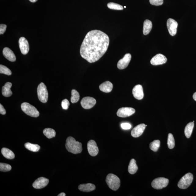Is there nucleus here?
Returning <instances> with one entry per match:
<instances>
[{
    "label": "nucleus",
    "mask_w": 196,
    "mask_h": 196,
    "mask_svg": "<svg viewBox=\"0 0 196 196\" xmlns=\"http://www.w3.org/2000/svg\"><path fill=\"white\" fill-rule=\"evenodd\" d=\"M96 103V100L94 98L86 97L83 98L81 100V104L83 108L88 109L93 108Z\"/></svg>",
    "instance_id": "nucleus-8"
},
{
    "label": "nucleus",
    "mask_w": 196,
    "mask_h": 196,
    "mask_svg": "<svg viewBox=\"0 0 196 196\" xmlns=\"http://www.w3.org/2000/svg\"><path fill=\"white\" fill-rule=\"evenodd\" d=\"M65 194L64 193H61V194H60L59 195H58V196H65Z\"/></svg>",
    "instance_id": "nucleus-39"
},
{
    "label": "nucleus",
    "mask_w": 196,
    "mask_h": 196,
    "mask_svg": "<svg viewBox=\"0 0 196 196\" xmlns=\"http://www.w3.org/2000/svg\"><path fill=\"white\" fill-rule=\"evenodd\" d=\"M61 106L63 109L65 110H67L69 108V102L68 100L67 99H65L61 102Z\"/></svg>",
    "instance_id": "nucleus-34"
},
{
    "label": "nucleus",
    "mask_w": 196,
    "mask_h": 196,
    "mask_svg": "<svg viewBox=\"0 0 196 196\" xmlns=\"http://www.w3.org/2000/svg\"><path fill=\"white\" fill-rule=\"evenodd\" d=\"M194 127V122H190L186 126L185 129V134L187 138L189 139L191 137Z\"/></svg>",
    "instance_id": "nucleus-25"
},
{
    "label": "nucleus",
    "mask_w": 196,
    "mask_h": 196,
    "mask_svg": "<svg viewBox=\"0 0 196 196\" xmlns=\"http://www.w3.org/2000/svg\"><path fill=\"white\" fill-rule=\"evenodd\" d=\"M1 152L4 157L9 160H12L15 158L14 153L9 149L4 147L2 149Z\"/></svg>",
    "instance_id": "nucleus-23"
},
{
    "label": "nucleus",
    "mask_w": 196,
    "mask_h": 196,
    "mask_svg": "<svg viewBox=\"0 0 196 196\" xmlns=\"http://www.w3.org/2000/svg\"><path fill=\"white\" fill-rule=\"evenodd\" d=\"M160 140H154L150 143V148L151 150L156 152L160 147Z\"/></svg>",
    "instance_id": "nucleus-29"
},
{
    "label": "nucleus",
    "mask_w": 196,
    "mask_h": 196,
    "mask_svg": "<svg viewBox=\"0 0 196 196\" xmlns=\"http://www.w3.org/2000/svg\"><path fill=\"white\" fill-rule=\"evenodd\" d=\"M169 180L167 178L161 177L154 179L151 183V186L157 190L162 189L167 187L168 185Z\"/></svg>",
    "instance_id": "nucleus-7"
},
{
    "label": "nucleus",
    "mask_w": 196,
    "mask_h": 196,
    "mask_svg": "<svg viewBox=\"0 0 196 196\" xmlns=\"http://www.w3.org/2000/svg\"><path fill=\"white\" fill-rule=\"evenodd\" d=\"M21 107L23 112L31 117H37L39 116V112L36 108L28 103H23Z\"/></svg>",
    "instance_id": "nucleus-4"
},
{
    "label": "nucleus",
    "mask_w": 196,
    "mask_h": 196,
    "mask_svg": "<svg viewBox=\"0 0 196 196\" xmlns=\"http://www.w3.org/2000/svg\"><path fill=\"white\" fill-rule=\"evenodd\" d=\"M29 1L31 2L35 3L38 0H29Z\"/></svg>",
    "instance_id": "nucleus-41"
},
{
    "label": "nucleus",
    "mask_w": 196,
    "mask_h": 196,
    "mask_svg": "<svg viewBox=\"0 0 196 196\" xmlns=\"http://www.w3.org/2000/svg\"><path fill=\"white\" fill-rule=\"evenodd\" d=\"M121 127L122 129L124 130H128L131 129V126L129 123H124L121 124Z\"/></svg>",
    "instance_id": "nucleus-36"
},
{
    "label": "nucleus",
    "mask_w": 196,
    "mask_h": 196,
    "mask_svg": "<svg viewBox=\"0 0 196 196\" xmlns=\"http://www.w3.org/2000/svg\"><path fill=\"white\" fill-rule=\"evenodd\" d=\"M167 59L161 54H158L151 60L150 63L153 65H162L166 63Z\"/></svg>",
    "instance_id": "nucleus-12"
},
{
    "label": "nucleus",
    "mask_w": 196,
    "mask_h": 196,
    "mask_svg": "<svg viewBox=\"0 0 196 196\" xmlns=\"http://www.w3.org/2000/svg\"><path fill=\"white\" fill-rule=\"evenodd\" d=\"M3 54L5 57L9 61L14 62L16 61V57L13 52L8 47L4 48Z\"/></svg>",
    "instance_id": "nucleus-18"
},
{
    "label": "nucleus",
    "mask_w": 196,
    "mask_h": 196,
    "mask_svg": "<svg viewBox=\"0 0 196 196\" xmlns=\"http://www.w3.org/2000/svg\"><path fill=\"white\" fill-rule=\"evenodd\" d=\"M109 42L108 35L102 31H91L85 36L81 44V57L90 63L98 61L106 53Z\"/></svg>",
    "instance_id": "nucleus-1"
},
{
    "label": "nucleus",
    "mask_w": 196,
    "mask_h": 196,
    "mask_svg": "<svg viewBox=\"0 0 196 196\" xmlns=\"http://www.w3.org/2000/svg\"><path fill=\"white\" fill-rule=\"evenodd\" d=\"M124 8H126V6H124Z\"/></svg>",
    "instance_id": "nucleus-42"
},
{
    "label": "nucleus",
    "mask_w": 196,
    "mask_h": 196,
    "mask_svg": "<svg viewBox=\"0 0 196 196\" xmlns=\"http://www.w3.org/2000/svg\"><path fill=\"white\" fill-rule=\"evenodd\" d=\"M43 133L44 135L47 138L50 139L55 137L56 132L55 130L50 128H47L44 130Z\"/></svg>",
    "instance_id": "nucleus-27"
},
{
    "label": "nucleus",
    "mask_w": 196,
    "mask_h": 196,
    "mask_svg": "<svg viewBox=\"0 0 196 196\" xmlns=\"http://www.w3.org/2000/svg\"><path fill=\"white\" fill-rule=\"evenodd\" d=\"M149 1L151 5L157 6L161 5L164 3V0H150Z\"/></svg>",
    "instance_id": "nucleus-35"
},
{
    "label": "nucleus",
    "mask_w": 196,
    "mask_h": 196,
    "mask_svg": "<svg viewBox=\"0 0 196 196\" xmlns=\"http://www.w3.org/2000/svg\"><path fill=\"white\" fill-rule=\"evenodd\" d=\"M134 109L130 107H123L118 110L117 114L118 117L125 118L133 115L135 113Z\"/></svg>",
    "instance_id": "nucleus-9"
},
{
    "label": "nucleus",
    "mask_w": 196,
    "mask_h": 196,
    "mask_svg": "<svg viewBox=\"0 0 196 196\" xmlns=\"http://www.w3.org/2000/svg\"><path fill=\"white\" fill-rule=\"evenodd\" d=\"M193 98L194 100L196 101V92L193 94Z\"/></svg>",
    "instance_id": "nucleus-40"
},
{
    "label": "nucleus",
    "mask_w": 196,
    "mask_h": 196,
    "mask_svg": "<svg viewBox=\"0 0 196 196\" xmlns=\"http://www.w3.org/2000/svg\"><path fill=\"white\" fill-rule=\"evenodd\" d=\"M178 23L174 19L170 18L168 19L167 22V26L169 33L171 35L174 36L177 32Z\"/></svg>",
    "instance_id": "nucleus-10"
},
{
    "label": "nucleus",
    "mask_w": 196,
    "mask_h": 196,
    "mask_svg": "<svg viewBox=\"0 0 196 196\" xmlns=\"http://www.w3.org/2000/svg\"><path fill=\"white\" fill-rule=\"evenodd\" d=\"M72 96L71 102L72 103H75L78 102L80 99V94L76 90H73L71 92Z\"/></svg>",
    "instance_id": "nucleus-28"
},
{
    "label": "nucleus",
    "mask_w": 196,
    "mask_h": 196,
    "mask_svg": "<svg viewBox=\"0 0 196 196\" xmlns=\"http://www.w3.org/2000/svg\"><path fill=\"white\" fill-rule=\"evenodd\" d=\"M11 83L7 82L6 83L2 89V94L4 96L9 97L11 96L13 94L11 90L12 87Z\"/></svg>",
    "instance_id": "nucleus-21"
},
{
    "label": "nucleus",
    "mask_w": 196,
    "mask_h": 196,
    "mask_svg": "<svg viewBox=\"0 0 196 196\" xmlns=\"http://www.w3.org/2000/svg\"><path fill=\"white\" fill-rule=\"evenodd\" d=\"M133 96L137 100L142 99L144 96L142 87L141 85H137L134 87L132 91Z\"/></svg>",
    "instance_id": "nucleus-17"
},
{
    "label": "nucleus",
    "mask_w": 196,
    "mask_h": 196,
    "mask_svg": "<svg viewBox=\"0 0 196 196\" xmlns=\"http://www.w3.org/2000/svg\"><path fill=\"white\" fill-rule=\"evenodd\" d=\"M106 182L109 187L113 191L119 189L121 182L117 176L113 174H109L106 176Z\"/></svg>",
    "instance_id": "nucleus-3"
},
{
    "label": "nucleus",
    "mask_w": 196,
    "mask_h": 196,
    "mask_svg": "<svg viewBox=\"0 0 196 196\" xmlns=\"http://www.w3.org/2000/svg\"><path fill=\"white\" fill-rule=\"evenodd\" d=\"M19 44L21 53L23 55H26L28 54L30 50V47L28 42L26 39L23 37H21L19 40Z\"/></svg>",
    "instance_id": "nucleus-11"
},
{
    "label": "nucleus",
    "mask_w": 196,
    "mask_h": 196,
    "mask_svg": "<svg viewBox=\"0 0 196 196\" xmlns=\"http://www.w3.org/2000/svg\"><path fill=\"white\" fill-rule=\"evenodd\" d=\"M39 99L41 102L45 103L48 100V94L46 85L43 83H40L37 88Z\"/></svg>",
    "instance_id": "nucleus-5"
},
{
    "label": "nucleus",
    "mask_w": 196,
    "mask_h": 196,
    "mask_svg": "<svg viewBox=\"0 0 196 196\" xmlns=\"http://www.w3.org/2000/svg\"><path fill=\"white\" fill-rule=\"evenodd\" d=\"M146 126L144 124H139L132 130L131 135L135 138L138 137L142 134Z\"/></svg>",
    "instance_id": "nucleus-16"
},
{
    "label": "nucleus",
    "mask_w": 196,
    "mask_h": 196,
    "mask_svg": "<svg viewBox=\"0 0 196 196\" xmlns=\"http://www.w3.org/2000/svg\"><path fill=\"white\" fill-rule=\"evenodd\" d=\"M138 169L136 164V161L134 159H132L129 163L128 170L130 174H134L137 172Z\"/></svg>",
    "instance_id": "nucleus-24"
},
{
    "label": "nucleus",
    "mask_w": 196,
    "mask_h": 196,
    "mask_svg": "<svg viewBox=\"0 0 196 196\" xmlns=\"http://www.w3.org/2000/svg\"><path fill=\"white\" fill-rule=\"evenodd\" d=\"M0 73L4 74L9 76L12 74V72L10 70L6 67L5 66L2 65H0Z\"/></svg>",
    "instance_id": "nucleus-33"
},
{
    "label": "nucleus",
    "mask_w": 196,
    "mask_h": 196,
    "mask_svg": "<svg viewBox=\"0 0 196 196\" xmlns=\"http://www.w3.org/2000/svg\"><path fill=\"white\" fill-rule=\"evenodd\" d=\"M107 6L110 9H114V10H121L124 9V7L122 6L117 3L112 2L108 3L107 5Z\"/></svg>",
    "instance_id": "nucleus-31"
},
{
    "label": "nucleus",
    "mask_w": 196,
    "mask_h": 196,
    "mask_svg": "<svg viewBox=\"0 0 196 196\" xmlns=\"http://www.w3.org/2000/svg\"><path fill=\"white\" fill-rule=\"evenodd\" d=\"M131 56L130 54H126L123 59L118 61L117 67L120 69H123L127 68L131 61Z\"/></svg>",
    "instance_id": "nucleus-13"
},
{
    "label": "nucleus",
    "mask_w": 196,
    "mask_h": 196,
    "mask_svg": "<svg viewBox=\"0 0 196 196\" xmlns=\"http://www.w3.org/2000/svg\"><path fill=\"white\" fill-rule=\"evenodd\" d=\"M49 179L44 177L38 178L33 183L32 186L35 189H41L46 187L49 183Z\"/></svg>",
    "instance_id": "nucleus-15"
},
{
    "label": "nucleus",
    "mask_w": 196,
    "mask_h": 196,
    "mask_svg": "<svg viewBox=\"0 0 196 196\" xmlns=\"http://www.w3.org/2000/svg\"><path fill=\"white\" fill-rule=\"evenodd\" d=\"M87 149L88 152L91 156L94 157L98 155V148L96 142L93 140H91L87 144Z\"/></svg>",
    "instance_id": "nucleus-14"
},
{
    "label": "nucleus",
    "mask_w": 196,
    "mask_h": 196,
    "mask_svg": "<svg viewBox=\"0 0 196 196\" xmlns=\"http://www.w3.org/2000/svg\"><path fill=\"white\" fill-rule=\"evenodd\" d=\"M10 165L5 163H0V170L1 172H7L9 171L11 169Z\"/></svg>",
    "instance_id": "nucleus-32"
},
{
    "label": "nucleus",
    "mask_w": 196,
    "mask_h": 196,
    "mask_svg": "<svg viewBox=\"0 0 196 196\" xmlns=\"http://www.w3.org/2000/svg\"><path fill=\"white\" fill-rule=\"evenodd\" d=\"M167 143L168 148L170 149H173L175 145L173 135L171 133L168 135Z\"/></svg>",
    "instance_id": "nucleus-30"
},
{
    "label": "nucleus",
    "mask_w": 196,
    "mask_h": 196,
    "mask_svg": "<svg viewBox=\"0 0 196 196\" xmlns=\"http://www.w3.org/2000/svg\"><path fill=\"white\" fill-rule=\"evenodd\" d=\"M113 84L109 81H106L101 84L99 86L101 91L105 93L111 92L113 89Z\"/></svg>",
    "instance_id": "nucleus-20"
},
{
    "label": "nucleus",
    "mask_w": 196,
    "mask_h": 196,
    "mask_svg": "<svg viewBox=\"0 0 196 196\" xmlns=\"http://www.w3.org/2000/svg\"><path fill=\"white\" fill-rule=\"evenodd\" d=\"M0 113L2 115H5L6 113L5 109L1 104H0Z\"/></svg>",
    "instance_id": "nucleus-38"
},
{
    "label": "nucleus",
    "mask_w": 196,
    "mask_h": 196,
    "mask_svg": "<svg viewBox=\"0 0 196 196\" xmlns=\"http://www.w3.org/2000/svg\"><path fill=\"white\" fill-rule=\"evenodd\" d=\"M7 26L4 24L0 25V34H3L6 31Z\"/></svg>",
    "instance_id": "nucleus-37"
},
{
    "label": "nucleus",
    "mask_w": 196,
    "mask_h": 196,
    "mask_svg": "<svg viewBox=\"0 0 196 196\" xmlns=\"http://www.w3.org/2000/svg\"><path fill=\"white\" fill-rule=\"evenodd\" d=\"M65 147L69 152L74 154H79L82 152V143L76 141L74 138L69 137L67 139Z\"/></svg>",
    "instance_id": "nucleus-2"
},
{
    "label": "nucleus",
    "mask_w": 196,
    "mask_h": 196,
    "mask_svg": "<svg viewBox=\"0 0 196 196\" xmlns=\"http://www.w3.org/2000/svg\"><path fill=\"white\" fill-rule=\"evenodd\" d=\"M152 23L150 20L146 19L144 21L143 25V34L146 35L149 34L152 28Z\"/></svg>",
    "instance_id": "nucleus-22"
},
{
    "label": "nucleus",
    "mask_w": 196,
    "mask_h": 196,
    "mask_svg": "<svg viewBox=\"0 0 196 196\" xmlns=\"http://www.w3.org/2000/svg\"><path fill=\"white\" fill-rule=\"evenodd\" d=\"M78 189L81 191L89 192L94 190L96 186L92 183L83 184L79 186Z\"/></svg>",
    "instance_id": "nucleus-19"
},
{
    "label": "nucleus",
    "mask_w": 196,
    "mask_h": 196,
    "mask_svg": "<svg viewBox=\"0 0 196 196\" xmlns=\"http://www.w3.org/2000/svg\"><path fill=\"white\" fill-rule=\"evenodd\" d=\"M25 147L28 150L33 151V152H37L40 149L39 145L37 144H32V143L29 142L25 143Z\"/></svg>",
    "instance_id": "nucleus-26"
},
{
    "label": "nucleus",
    "mask_w": 196,
    "mask_h": 196,
    "mask_svg": "<svg viewBox=\"0 0 196 196\" xmlns=\"http://www.w3.org/2000/svg\"><path fill=\"white\" fill-rule=\"evenodd\" d=\"M193 180V176L191 173L186 174L178 182V186L180 189H187L191 185Z\"/></svg>",
    "instance_id": "nucleus-6"
}]
</instances>
